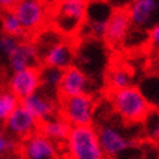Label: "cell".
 <instances>
[{
    "label": "cell",
    "instance_id": "cell-1",
    "mask_svg": "<svg viewBox=\"0 0 159 159\" xmlns=\"http://www.w3.org/2000/svg\"><path fill=\"white\" fill-rule=\"evenodd\" d=\"M87 8V0H56L49 12L54 31L63 38L75 36L84 25Z\"/></svg>",
    "mask_w": 159,
    "mask_h": 159
},
{
    "label": "cell",
    "instance_id": "cell-2",
    "mask_svg": "<svg viewBox=\"0 0 159 159\" xmlns=\"http://www.w3.org/2000/svg\"><path fill=\"white\" fill-rule=\"evenodd\" d=\"M110 101L116 115L129 124L142 123L149 111L153 109L136 85L119 91H111Z\"/></svg>",
    "mask_w": 159,
    "mask_h": 159
},
{
    "label": "cell",
    "instance_id": "cell-3",
    "mask_svg": "<svg viewBox=\"0 0 159 159\" xmlns=\"http://www.w3.org/2000/svg\"><path fill=\"white\" fill-rule=\"evenodd\" d=\"M63 145L69 159H106L93 125L71 127Z\"/></svg>",
    "mask_w": 159,
    "mask_h": 159
},
{
    "label": "cell",
    "instance_id": "cell-4",
    "mask_svg": "<svg viewBox=\"0 0 159 159\" xmlns=\"http://www.w3.org/2000/svg\"><path fill=\"white\" fill-rule=\"evenodd\" d=\"M44 45H36L43 66L58 69L61 71L74 66L75 48L58 33H51L44 38Z\"/></svg>",
    "mask_w": 159,
    "mask_h": 159
},
{
    "label": "cell",
    "instance_id": "cell-5",
    "mask_svg": "<svg viewBox=\"0 0 159 159\" xmlns=\"http://www.w3.org/2000/svg\"><path fill=\"white\" fill-rule=\"evenodd\" d=\"M96 104L89 93L60 100V116L71 127L92 125Z\"/></svg>",
    "mask_w": 159,
    "mask_h": 159
},
{
    "label": "cell",
    "instance_id": "cell-6",
    "mask_svg": "<svg viewBox=\"0 0 159 159\" xmlns=\"http://www.w3.org/2000/svg\"><path fill=\"white\" fill-rule=\"evenodd\" d=\"M97 136L102 152L110 159H122V157L133 152L137 146L136 141L125 136L123 131L113 124H102L98 127Z\"/></svg>",
    "mask_w": 159,
    "mask_h": 159
},
{
    "label": "cell",
    "instance_id": "cell-7",
    "mask_svg": "<svg viewBox=\"0 0 159 159\" xmlns=\"http://www.w3.org/2000/svg\"><path fill=\"white\" fill-rule=\"evenodd\" d=\"M13 13L18 18L25 34L40 31L49 18V5L42 0H20Z\"/></svg>",
    "mask_w": 159,
    "mask_h": 159
},
{
    "label": "cell",
    "instance_id": "cell-8",
    "mask_svg": "<svg viewBox=\"0 0 159 159\" xmlns=\"http://www.w3.org/2000/svg\"><path fill=\"white\" fill-rule=\"evenodd\" d=\"M125 12L132 29L145 33L159 23V0H131Z\"/></svg>",
    "mask_w": 159,
    "mask_h": 159
},
{
    "label": "cell",
    "instance_id": "cell-9",
    "mask_svg": "<svg viewBox=\"0 0 159 159\" xmlns=\"http://www.w3.org/2000/svg\"><path fill=\"white\" fill-rule=\"evenodd\" d=\"M54 92L40 88L31 96L21 101V106L25 107L39 123H43L51 118L60 115V101L54 97Z\"/></svg>",
    "mask_w": 159,
    "mask_h": 159
},
{
    "label": "cell",
    "instance_id": "cell-10",
    "mask_svg": "<svg viewBox=\"0 0 159 159\" xmlns=\"http://www.w3.org/2000/svg\"><path fill=\"white\" fill-rule=\"evenodd\" d=\"M113 7L105 0H92L88 2L87 8V16L84 25L80 31H85V35L92 39L104 40V36L106 33L107 21L113 13Z\"/></svg>",
    "mask_w": 159,
    "mask_h": 159
},
{
    "label": "cell",
    "instance_id": "cell-11",
    "mask_svg": "<svg viewBox=\"0 0 159 159\" xmlns=\"http://www.w3.org/2000/svg\"><path fill=\"white\" fill-rule=\"evenodd\" d=\"M39 124L40 123L25 107L20 105L9 115L3 125L8 136L12 137L14 141L21 142L31 134L36 133L39 131Z\"/></svg>",
    "mask_w": 159,
    "mask_h": 159
},
{
    "label": "cell",
    "instance_id": "cell-12",
    "mask_svg": "<svg viewBox=\"0 0 159 159\" xmlns=\"http://www.w3.org/2000/svg\"><path fill=\"white\" fill-rule=\"evenodd\" d=\"M18 150L22 159H56L60 149L57 144L38 131L21 141Z\"/></svg>",
    "mask_w": 159,
    "mask_h": 159
},
{
    "label": "cell",
    "instance_id": "cell-13",
    "mask_svg": "<svg viewBox=\"0 0 159 159\" xmlns=\"http://www.w3.org/2000/svg\"><path fill=\"white\" fill-rule=\"evenodd\" d=\"M40 87V67H29L22 71L12 73L8 79V89L20 101L39 91Z\"/></svg>",
    "mask_w": 159,
    "mask_h": 159
},
{
    "label": "cell",
    "instance_id": "cell-14",
    "mask_svg": "<svg viewBox=\"0 0 159 159\" xmlns=\"http://www.w3.org/2000/svg\"><path fill=\"white\" fill-rule=\"evenodd\" d=\"M89 84L91 80L88 74L84 73L80 67L74 65L62 71V79L57 93L60 98L79 96L83 93H88Z\"/></svg>",
    "mask_w": 159,
    "mask_h": 159
},
{
    "label": "cell",
    "instance_id": "cell-15",
    "mask_svg": "<svg viewBox=\"0 0 159 159\" xmlns=\"http://www.w3.org/2000/svg\"><path fill=\"white\" fill-rule=\"evenodd\" d=\"M11 73H17L29 67H40V56L35 42L21 40L7 58Z\"/></svg>",
    "mask_w": 159,
    "mask_h": 159
},
{
    "label": "cell",
    "instance_id": "cell-16",
    "mask_svg": "<svg viewBox=\"0 0 159 159\" xmlns=\"http://www.w3.org/2000/svg\"><path fill=\"white\" fill-rule=\"evenodd\" d=\"M131 31L132 26L125 9H114L107 21L104 40L111 47H118L128 40Z\"/></svg>",
    "mask_w": 159,
    "mask_h": 159
},
{
    "label": "cell",
    "instance_id": "cell-17",
    "mask_svg": "<svg viewBox=\"0 0 159 159\" xmlns=\"http://www.w3.org/2000/svg\"><path fill=\"white\" fill-rule=\"evenodd\" d=\"M70 131H71V125L60 115L51 118L48 120L39 124V132L57 145L65 144Z\"/></svg>",
    "mask_w": 159,
    "mask_h": 159
},
{
    "label": "cell",
    "instance_id": "cell-18",
    "mask_svg": "<svg viewBox=\"0 0 159 159\" xmlns=\"http://www.w3.org/2000/svg\"><path fill=\"white\" fill-rule=\"evenodd\" d=\"M107 85L110 91H119L132 85V74L125 67L115 66L107 73Z\"/></svg>",
    "mask_w": 159,
    "mask_h": 159
},
{
    "label": "cell",
    "instance_id": "cell-19",
    "mask_svg": "<svg viewBox=\"0 0 159 159\" xmlns=\"http://www.w3.org/2000/svg\"><path fill=\"white\" fill-rule=\"evenodd\" d=\"M139 88L148 100L150 106L159 110V78H157L155 75L145 78L139 85Z\"/></svg>",
    "mask_w": 159,
    "mask_h": 159
},
{
    "label": "cell",
    "instance_id": "cell-20",
    "mask_svg": "<svg viewBox=\"0 0 159 159\" xmlns=\"http://www.w3.org/2000/svg\"><path fill=\"white\" fill-rule=\"evenodd\" d=\"M0 33L20 38V39H22V36H25L21 23L18 18L16 17V14L13 13V11L4 12L2 14V17H0Z\"/></svg>",
    "mask_w": 159,
    "mask_h": 159
},
{
    "label": "cell",
    "instance_id": "cell-21",
    "mask_svg": "<svg viewBox=\"0 0 159 159\" xmlns=\"http://www.w3.org/2000/svg\"><path fill=\"white\" fill-rule=\"evenodd\" d=\"M20 105L21 101L8 88L0 91V124H4V122Z\"/></svg>",
    "mask_w": 159,
    "mask_h": 159
},
{
    "label": "cell",
    "instance_id": "cell-22",
    "mask_svg": "<svg viewBox=\"0 0 159 159\" xmlns=\"http://www.w3.org/2000/svg\"><path fill=\"white\" fill-rule=\"evenodd\" d=\"M62 79V71L58 69L53 67H47L42 66L40 67V88L49 91V92H57L58 87Z\"/></svg>",
    "mask_w": 159,
    "mask_h": 159
},
{
    "label": "cell",
    "instance_id": "cell-23",
    "mask_svg": "<svg viewBox=\"0 0 159 159\" xmlns=\"http://www.w3.org/2000/svg\"><path fill=\"white\" fill-rule=\"evenodd\" d=\"M142 124H144L146 137L153 142H159V110H150L149 114L142 120Z\"/></svg>",
    "mask_w": 159,
    "mask_h": 159
},
{
    "label": "cell",
    "instance_id": "cell-24",
    "mask_svg": "<svg viewBox=\"0 0 159 159\" xmlns=\"http://www.w3.org/2000/svg\"><path fill=\"white\" fill-rule=\"evenodd\" d=\"M18 149L17 141H14L12 137L7 134L4 125L0 124V158L7 157L8 154H12Z\"/></svg>",
    "mask_w": 159,
    "mask_h": 159
},
{
    "label": "cell",
    "instance_id": "cell-25",
    "mask_svg": "<svg viewBox=\"0 0 159 159\" xmlns=\"http://www.w3.org/2000/svg\"><path fill=\"white\" fill-rule=\"evenodd\" d=\"M21 40L22 39H20V38L2 34L0 35V56L8 58V56L17 48Z\"/></svg>",
    "mask_w": 159,
    "mask_h": 159
},
{
    "label": "cell",
    "instance_id": "cell-26",
    "mask_svg": "<svg viewBox=\"0 0 159 159\" xmlns=\"http://www.w3.org/2000/svg\"><path fill=\"white\" fill-rule=\"evenodd\" d=\"M148 40L152 48L159 52V23L148 31Z\"/></svg>",
    "mask_w": 159,
    "mask_h": 159
},
{
    "label": "cell",
    "instance_id": "cell-27",
    "mask_svg": "<svg viewBox=\"0 0 159 159\" xmlns=\"http://www.w3.org/2000/svg\"><path fill=\"white\" fill-rule=\"evenodd\" d=\"M20 3V0H0V11L4 12H11L13 11L16 5Z\"/></svg>",
    "mask_w": 159,
    "mask_h": 159
},
{
    "label": "cell",
    "instance_id": "cell-28",
    "mask_svg": "<svg viewBox=\"0 0 159 159\" xmlns=\"http://www.w3.org/2000/svg\"><path fill=\"white\" fill-rule=\"evenodd\" d=\"M154 75H155L157 78H159V56H158L155 63H154Z\"/></svg>",
    "mask_w": 159,
    "mask_h": 159
},
{
    "label": "cell",
    "instance_id": "cell-29",
    "mask_svg": "<svg viewBox=\"0 0 159 159\" xmlns=\"http://www.w3.org/2000/svg\"><path fill=\"white\" fill-rule=\"evenodd\" d=\"M42 2H44V3L48 4V5H51V4H53L56 2V0H42Z\"/></svg>",
    "mask_w": 159,
    "mask_h": 159
},
{
    "label": "cell",
    "instance_id": "cell-30",
    "mask_svg": "<svg viewBox=\"0 0 159 159\" xmlns=\"http://www.w3.org/2000/svg\"><path fill=\"white\" fill-rule=\"evenodd\" d=\"M155 159H159V153H158V155H157V158Z\"/></svg>",
    "mask_w": 159,
    "mask_h": 159
},
{
    "label": "cell",
    "instance_id": "cell-31",
    "mask_svg": "<svg viewBox=\"0 0 159 159\" xmlns=\"http://www.w3.org/2000/svg\"><path fill=\"white\" fill-rule=\"evenodd\" d=\"M87 2H92V0H87Z\"/></svg>",
    "mask_w": 159,
    "mask_h": 159
},
{
    "label": "cell",
    "instance_id": "cell-32",
    "mask_svg": "<svg viewBox=\"0 0 159 159\" xmlns=\"http://www.w3.org/2000/svg\"><path fill=\"white\" fill-rule=\"evenodd\" d=\"M9 159H14V158H9Z\"/></svg>",
    "mask_w": 159,
    "mask_h": 159
},
{
    "label": "cell",
    "instance_id": "cell-33",
    "mask_svg": "<svg viewBox=\"0 0 159 159\" xmlns=\"http://www.w3.org/2000/svg\"><path fill=\"white\" fill-rule=\"evenodd\" d=\"M0 35H2V33H0Z\"/></svg>",
    "mask_w": 159,
    "mask_h": 159
}]
</instances>
